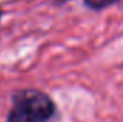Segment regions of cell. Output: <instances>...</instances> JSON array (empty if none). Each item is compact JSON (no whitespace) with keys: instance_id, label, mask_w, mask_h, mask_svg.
Masks as SVG:
<instances>
[{"instance_id":"3957f363","label":"cell","mask_w":123,"mask_h":122,"mask_svg":"<svg viewBox=\"0 0 123 122\" xmlns=\"http://www.w3.org/2000/svg\"><path fill=\"white\" fill-rule=\"evenodd\" d=\"M0 17H1V9H0Z\"/></svg>"},{"instance_id":"277c9868","label":"cell","mask_w":123,"mask_h":122,"mask_svg":"<svg viewBox=\"0 0 123 122\" xmlns=\"http://www.w3.org/2000/svg\"><path fill=\"white\" fill-rule=\"evenodd\" d=\"M57 1H64V0H57Z\"/></svg>"},{"instance_id":"7a4b0ae2","label":"cell","mask_w":123,"mask_h":122,"mask_svg":"<svg viewBox=\"0 0 123 122\" xmlns=\"http://www.w3.org/2000/svg\"><path fill=\"white\" fill-rule=\"evenodd\" d=\"M115 1L117 0H85L86 6L90 7V9H94V10H100V9H105L110 4H113Z\"/></svg>"},{"instance_id":"6da1fadb","label":"cell","mask_w":123,"mask_h":122,"mask_svg":"<svg viewBox=\"0 0 123 122\" xmlns=\"http://www.w3.org/2000/svg\"><path fill=\"white\" fill-rule=\"evenodd\" d=\"M55 111V103L46 93L26 89L14 95L7 122H49Z\"/></svg>"}]
</instances>
